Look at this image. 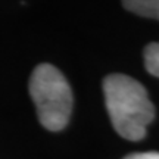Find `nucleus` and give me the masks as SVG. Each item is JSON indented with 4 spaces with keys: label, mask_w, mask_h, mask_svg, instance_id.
<instances>
[{
    "label": "nucleus",
    "mask_w": 159,
    "mask_h": 159,
    "mask_svg": "<svg viewBox=\"0 0 159 159\" xmlns=\"http://www.w3.org/2000/svg\"><path fill=\"white\" fill-rule=\"evenodd\" d=\"M124 159H159V152H142V153H131Z\"/></svg>",
    "instance_id": "39448f33"
},
{
    "label": "nucleus",
    "mask_w": 159,
    "mask_h": 159,
    "mask_svg": "<svg viewBox=\"0 0 159 159\" xmlns=\"http://www.w3.org/2000/svg\"><path fill=\"white\" fill-rule=\"evenodd\" d=\"M125 9L146 18L159 19V0H130L122 3Z\"/></svg>",
    "instance_id": "7ed1b4c3"
},
{
    "label": "nucleus",
    "mask_w": 159,
    "mask_h": 159,
    "mask_svg": "<svg viewBox=\"0 0 159 159\" xmlns=\"http://www.w3.org/2000/svg\"><path fill=\"white\" fill-rule=\"evenodd\" d=\"M33 97L41 125L50 131L66 127L72 111V91L66 78L50 63H40L30 78Z\"/></svg>",
    "instance_id": "f03ea898"
},
{
    "label": "nucleus",
    "mask_w": 159,
    "mask_h": 159,
    "mask_svg": "<svg viewBox=\"0 0 159 159\" xmlns=\"http://www.w3.org/2000/svg\"><path fill=\"white\" fill-rule=\"evenodd\" d=\"M144 66L149 74L159 78V41L150 43L144 49Z\"/></svg>",
    "instance_id": "20e7f679"
},
{
    "label": "nucleus",
    "mask_w": 159,
    "mask_h": 159,
    "mask_svg": "<svg viewBox=\"0 0 159 159\" xmlns=\"http://www.w3.org/2000/svg\"><path fill=\"white\" fill-rule=\"evenodd\" d=\"M103 93L115 131L131 142L142 140L155 118L146 89L128 75L111 74L103 80Z\"/></svg>",
    "instance_id": "f257e3e1"
}]
</instances>
